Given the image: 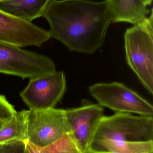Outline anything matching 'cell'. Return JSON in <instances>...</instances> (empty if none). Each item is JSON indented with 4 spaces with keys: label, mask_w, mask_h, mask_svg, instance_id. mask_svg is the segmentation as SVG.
Returning <instances> with one entry per match:
<instances>
[{
    "label": "cell",
    "mask_w": 153,
    "mask_h": 153,
    "mask_svg": "<svg viewBox=\"0 0 153 153\" xmlns=\"http://www.w3.org/2000/svg\"><path fill=\"white\" fill-rule=\"evenodd\" d=\"M143 1L148 6L149 5H151L152 4L153 0H143Z\"/></svg>",
    "instance_id": "obj_16"
},
{
    "label": "cell",
    "mask_w": 153,
    "mask_h": 153,
    "mask_svg": "<svg viewBox=\"0 0 153 153\" xmlns=\"http://www.w3.org/2000/svg\"><path fill=\"white\" fill-rule=\"evenodd\" d=\"M26 148L29 153H83L75 143L71 133L65 134L56 142L43 147L27 142Z\"/></svg>",
    "instance_id": "obj_13"
},
{
    "label": "cell",
    "mask_w": 153,
    "mask_h": 153,
    "mask_svg": "<svg viewBox=\"0 0 153 153\" xmlns=\"http://www.w3.org/2000/svg\"><path fill=\"white\" fill-rule=\"evenodd\" d=\"M27 142L13 141L0 144V153H25Z\"/></svg>",
    "instance_id": "obj_14"
},
{
    "label": "cell",
    "mask_w": 153,
    "mask_h": 153,
    "mask_svg": "<svg viewBox=\"0 0 153 153\" xmlns=\"http://www.w3.org/2000/svg\"><path fill=\"white\" fill-rule=\"evenodd\" d=\"M16 111L6 97L0 94V120L7 121L15 114Z\"/></svg>",
    "instance_id": "obj_15"
},
{
    "label": "cell",
    "mask_w": 153,
    "mask_h": 153,
    "mask_svg": "<svg viewBox=\"0 0 153 153\" xmlns=\"http://www.w3.org/2000/svg\"><path fill=\"white\" fill-rule=\"evenodd\" d=\"M25 153H29V152H28V150H27V148H26V152H25Z\"/></svg>",
    "instance_id": "obj_18"
},
{
    "label": "cell",
    "mask_w": 153,
    "mask_h": 153,
    "mask_svg": "<svg viewBox=\"0 0 153 153\" xmlns=\"http://www.w3.org/2000/svg\"><path fill=\"white\" fill-rule=\"evenodd\" d=\"M71 134L83 153L89 146L98 124L104 115V107L84 100L77 108L65 109Z\"/></svg>",
    "instance_id": "obj_8"
},
{
    "label": "cell",
    "mask_w": 153,
    "mask_h": 153,
    "mask_svg": "<svg viewBox=\"0 0 153 153\" xmlns=\"http://www.w3.org/2000/svg\"><path fill=\"white\" fill-rule=\"evenodd\" d=\"M66 90V76L63 71L30 79L20 96L29 110H41L55 108Z\"/></svg>",
    "instance_id": "obj_7"
},
{
    "label": "cell",
    "mask_w": 153,
    "mask_h": 153,
    "mask_svg": "<svg viewBox=\"0 0 153 153\" xmlns=\"http://www.w3.org/2000/svg\"><path fill=\"white\" fill-rule=\"evenodd\" d=\"M89 153H153V117L104 116L90 142Z\"/></svg>",
    "instance_id": "obj_2"
},
{
    "label": "cell",
    "mask_w": 153,
    "mask_h": 153,
    "mask_svg": "<svg viewBox=\"0 0 153 153\" xmlns=\"http://www.w3.org/2000/svg\"><path fill=\"white\" fill-rule=\"evenodd\" d=\"M52 0H0V10L32 22L43 17Z\"/></svg>",
    "instance_id": "obj_11"
},
{
    "label": "cell",
    "mask_w": 153,
    "mask_h": 153,
    "mask_svg": "<svg viewBox=\"0 0 153 153\" xmlns=\"http://www.w3.org/2000/svg\"><path fill=\"white\" fill-rule=\"evenodd\" d=\"M29 110L16 111L0 129V144L13 141L28 142L27 121Z\"/></svg>",
    "instance_id": "obj_12"
},
{
    "label": "cell",
    "mask_w": 153,
    "mask_h": 153,
    "mask_svg": "<svg viewBox=\"0 0 153 153\" xmlns=\"http://www.w3.org/2000/svg\"><path fill=\"white\" fill-rule=\"evenodd\" d=\"M88 91L97 103L115 113L153 117L152 105L122 83H97L89 86Z\"/></svg>",
    "instance_id": "obj_5"
},
{
    "label": "cell",
    "mask_w": 153,
    "mask_h": 153,
    "mask_svg": "<svg viewBox=\"0 0 153 153\" xmlns=\"http://www.w3.org/2000/svg\"><path fill=\"white\" fill-rule=\"evenodd\" d=\"M43 17L50 37L69 51L93 53L104 44L112 18L107 0H52Z\"/></svg>",
    "instance_id": "obj_1"
},
{
    "label": "cell",
    "mask_w": 153,
    "mask_h": 153,
    "mask_svg": "<svg viewBox=\"0 0 153 153\" xmlns=\"http://www.w3.org/2000/svg\"><path fill=\"white\" fill-rule=\"evenodd\" d=\"M71 133L65 109L56 108L29 110L27 121L28 143L40 147L50 144Z\"/></svg>",
    "instance_id": "obj_6"
},
{
    "label": "cell",
    "mask_w": 153,
    "mask_h": 153,
    "mask_svg": "<svg viewBox=\"0 0 153 153\" xmlns=\"http://www.w3.org/2000/svg\"><path fill=\"white\" fill-rule=\"evenodd\" d=\"M56 71L54 62L48 56L0 42V73L24 79L50 75Z\"/></svg>",
    "instance_id": "obj_4"
},
{
    "label": "cell",
    "mask_w": 153,
    "mask_h": 153,
    "mask_svg": "<svg viewBox=\"0 0 153 153\" xmlns=\"http://www.w3.org/2000/svg\"><path fill=\"white\" fill-rule=\"evenodd\" d=\"M50 38L49 30L0 10V42L40 47Z\"/></svg>",
    "instance_id": "obj_9"
},
{
    "label": "cell",
    "mask_w": 153,
    "mask_h": 153,
    "mask_svg": "<svg viewBox=\"0 0 153 153\" xmlns=\"http://www.w3.org/2000/svg\"><path fill=\"white\" fill-rule=\"evenodd\" d=\"M153 9L142 22L124 34L127 63L151 95L153 94Z\"/></svg>",
    "instance_id": "obj_3"
},
{
    "label": "cell",
    "mask_w": 153,
    "mask_h": 153,
    "mask_svg": "<svg viewBox=\"0 0 153 153\" xmlns=\"http://www.w3.org/2000/svg\"><path fill=\"white\" fill-rule=\"evenodd\" d=\"M112 22H127L133 25L142 22L150 10L143 0H107Z\"/></svg>",
    "instance_id": "obj_10"
},
{
    "label": "cell",
    "mask_w": 153,
    "mask_h": 153,
    "mask_svg": "<svg viewBox=\"0 0 153 153\" xmlns=\"http://www.w3.org/2000/svg\"><path fill=\"white\" fill-rule=\"evenodd\" d=\"M5 122V121H2V120H0V129H1V128L4 125Z\"/></svg>",
    "instance_id": "obj_17"
}]
</instances>
